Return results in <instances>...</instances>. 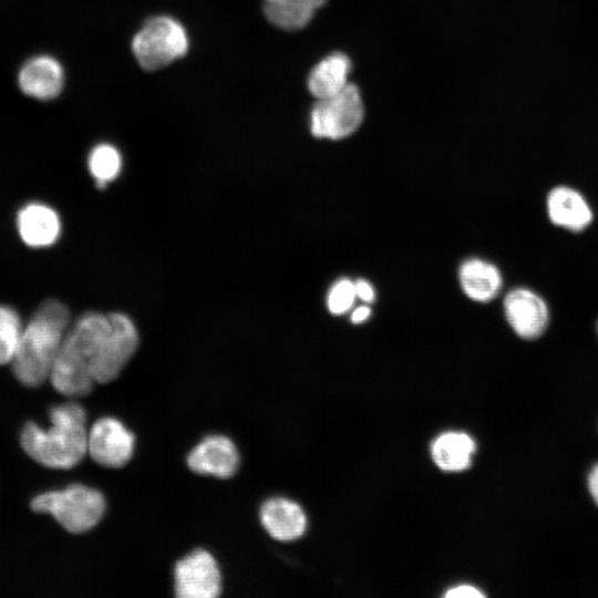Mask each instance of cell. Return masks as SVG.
Masks as SVG:
<instances>
[{"label":"cell","instance_id":"6da1fadb","mask_svg":"<svg viewBox=\"0 0 598 598\" xmlns=\"http://www.w3.org/2000/svg\"><path fill=\"white\" fill-rule=\"evenodd\" d=\"M109 315L86 312L69 328L52 368L50 381L61 394L87 395L99 384Z\"/></svg>","mask_w":598,"mask_h":598},{"label":"cell","instance_id":"7a4b0ae2","mask_svg":"<svg viewBox=\"0 0 598 598\" xmlns=\"http://www.w3.org/2000/svg\"><path fill=\"white\" fill-rule=\"evenodd\" d=\"M51 425L43 429L33 422L24 425L20 441L24 452L39 464L69 470L87 454L86 412L76 402L53 406Z\"/></svg>","mask_w":598,"mask_h":598},{"label":"cell","instance_id":"3957f363","mask_svg":"<svg viewBox=\"0 0 598 598\" xmlns=\"http://www.w3.org/2000/svg\"><path fill=\"white\" fill-rule=\"evenodd\" d=\"M69 324V309L59 300H47L34 311L23 327L19 348L11 362L20 383L34 388L50 379Z\"/></svg>","mask_w":598,"mask_h":598},{"label":"cell","instance_id":"277c9868","mask_svg":"<svg viewBox=\"0 0 598 598\" xmlns=\"http://www.w3.org/2000/svg\"><path fill=\"white\" fill-rule=\"evenodd\" d=\"M35 513L50 514L65 530L85 533L102 519L106 502L103 494L83 484L42 493L31 502Z\"/></svg>","mask_w":598,"mask_h":598},{"label":"cell","instance_id":"5b68a950","mask_svg":"<svg viewBox=\"0 0 598 598\" xmlns=\"http://www.w3.org/2000/svg\"><path fill=\"white\" fill-rule=\"evenodd\" d=\"M189 41L184 27L174 18L158 16L147 20L132 40V51L140 65L150 71L184 56Z\"/></svg>","mask_w":598,"mask_h":598},{"label":"cell","instance_id":"8992f818","mask_svg":"<svg viewBox=\"0 0 598 598\" xmlns=\"http://www.w3.org/2000/svg\"><path fill=\"white\" fill-rule=\"evenodd\" d=\"M363 116L360 91L349 83L336 95L317 100L310 112V131L319 138L341 140L358 130Z\"/></svg>","mask_w":598,"mask_h":598},{"label":"cell","instance_id":"52a82bcc","mask_svg":"<svg viewBox=\"0 0 598 598\" xmlns=\"http://www.w3.org/2000/svg\"><path fill=\"white\" fill-rule=\"evenodd\" d=\"M174 588L179 598H215L221 591V575L214 556L196 549L174 567Z\"/></svg>","mask_w":598,"mask_h":598},{"label":"cell","instance_id":"ba28073f","mask_svg":"<svg viewBox=\"0 0 598 598\" xmlns=\"http://www.w3.org/2000/svg\"><path fill=\"white\" fill-rule=\"evenodd\" d=\"M503 309L512 330L524 340L538 339L550 323L548 303L529 287L511 289L504 298Z\"/></svg>","mask_w":598,"mask_h":598},{"label":"cell","instance_id":"9c48e42d","mask_svg":"<svg viewBox=\"0 0 598 598\" xmlns=\"http://www.w3.org/2000/svg\"><path fill=\"white\" fill-rule=\"evenodd\" d=\"M134 448V434L115 417H101L89 430L87 454L102 466L120 468L126 465Z\"/></svg>","mask_w":598,"mask_h":598},{"label":"cell","instance_id":"30bf717a","mask_svg":"<svg viewBox=\"0 0 598 598\" xmlns=\"http://www.w3.org/2000/svg\"><path fill=\"white\" fill-rule=\"evenodd\" d=\"M137 346L138 333L133 321L123 313H109L99 384L116 379L135 353Z\"/></svg>","mask_w":598,"mask_h":598},{"label":"cell","instance_id":"8fae6325","mask_svg":"<svg viewBox=\"0 0 598 598\" xmlns=\"http://www.w3.org/2000/svg\"><path fill=\"white\" fill-rule=\"evenodd\" d=\"M65 82L62 64L49 54H37L25 60L17 73V85L22 94L37 101H51L60 95Z\"/></svg>","mask_w":598,"mask_h":598},{"label":"cell","instance_id":"7c38bea8","mask_svg":"<svg viewBox=\"0 0 598 598\" xmlns=\"http://www.w3.org/2000/svg\"><path fill=\"white\" fill-rule=\"evenodd\" d=\"M546 212L550 223L570 233H582L595 215L588 199L568 185L554 186L546 196Z\"/></svg>","mask_w":598,"mask_h":598},{"label":"cell","instance_id":"4fadbf2b","mask_svg":"<svg viewBox=\"0 0 598 598\" xmlns=\"http://www.w3.org/2000/svg\"><path fill=\"white\" fill-rule=\"evenodd\" d=\"M239 453L235 443L224 435L203 439L188 454V467L202 475L231 477L239 467Z\"/></svg>","mask_w":598,"mask_h":598},{"label":"cell","instance_id":"5bb4252c","mask_svg":"<svg viewBox=\"0 0 598 598\" xmlns=\"http://www.w3.org/2000/svg\"><path fill=\"white\" fill-rule=\"evenodd\" d=\"M16 226L21 240L31 248L53 245L61 233L58 213L39 202H30L19 209Z\"/></svg>","mask_w":598,"mask_h":598},{"label":"cell","instance_id":"9a60e30c","mask_svg":"<svg viewBox=\"0 0 598 598\" xmlns=\"http://www.w3.org/2000/svg\"><path fill=\"white\" fill-rule=\"evenodd\" d=\"M260 522L268 534L280 542H290L303 535L307 518L295 502L276 497L266 501L260 508Z\"/></svg>","mask_w":598,"mask_h":598},{"label":"cell","instance_id":"2e32d148","mask_svg":"<svg viewBox=\"0 0 598 598\" xmlns=\"http://www.w3.org/2000/svg\"><path fill=\"white\" fill-rule=\"evenodd\" d=\"M458 280L464 293L476 302H489L498 296L503 287V277L498 267L476 257L462 262Z\"/></svg>","mask_w":598,"mask_h":598},{"label":"cell","instance_id":"e0dca14e","mask_svg":"<svg viewBox=\"0 0 598 598\" xmlns=\"http://www.w3.org/2000/svg\"><path fill=\"white\" fill-rule=\"evenodd\" d=\"M351 61L342 52H334L320 60L309 73V92L322 100L341 92L348 84Z\"/></svg>","mask_w":598,"mask_h":598},{"label":"cell","instance_id":"ac0fdd59","mask_svg":"<svg viewBox=\"0 0 598 598\" xmlns=\"http://www.w3.org/2000/svg\"><path fill=\"white\" fill-rule=\"evenodd\" d=\"M475 452V443L466 433L446 432L432 444L434 463L443 471L458 472L467 468Z\"/></svg>","mask_w":598,"mask_h":598},{"label":"cell","instance_id":"d6986e66","mask_svg":"<svg viewBox=\"0 0 598 598\" xmlns=\"http://www.w3.org/2000/svg\"><path fill=\"white\" fill-rule=\"evenodd\" d=\"M266 18L283 30L305 28L326 0H262Z\"/></svg>","mask_w":598,"mask_h":598},{"label":"cell","instance_id":"ffe728a7","mask_svg":"<svg viewBox=\"0 0 598 598\" xmlns=\"http://www.w3.org/2000/svg\"><path fill=\"white\" fill-rule=\"evenodd\" d=\"M23 327L16 309L0 305V365L12 362L20 344Z\"/></svg>","mask_w":598,"mask_h":598},{"label":"cell","instance_id":"44dd1931","mask_svg":"<svg viewBox=\"0 0 598 598\" xmlns=\"http://www.w3.org/2000/svg\"><path fill=\"white\" fill-rule=\"evenodd\" d=\"M121 164L118 151L110 144L96 145L91 151L87 159L90 173L100 188L118 175Z\"/></svg>","mask_w":598,"mask_h":598},{"label":"cell","instance_id":"7402d4cb","mask_svg":"<svg viewBox=\"0 0 598 598\" xmlns=\"http://www.w3.org/2000/svg\"><path fill=\"white\" fill-rule=\"evenodd\" d=\"M355 298L354 282L342 278L331 287L327 298V306L332 315H343L352 307Z\"/></svg>","mask_w":598,"mask_h":598},{"label":"cell","instance_id":"603a6c76","mask_svg":"<svg viewBox=\"0 0 598 598\" xmlns=\"http://www.w3.org/2000/svg\"><path fill=\"white\" fill-rule=\"evenodd\" d=\"M445 597L448 598H482L484 594L481 592L477 588L470 585H461L454 588H451L446 591Z\"/></svg>","mask_w":598,"mask_h":598},{"label":"cell","instance_id":"cb8c5ba5","mask_svg":"<svg viewBox=\"0 0 598 598\" xmlns=\"http://www.w3.org/2000/svg\"><path fill=\"white\" fill-rule=\"evenodd\" d=\"M357 297L364 302H372L375 293L373 287L367 280L359 279L354 282Z\"/></svg>","mask_w":598,"mask_h":598},{"label":"cell","instance_id":"d4e9b609","mask_svg":"<svg viewBox=\"0 0 598 598\" xmlns=\"http://www.w3.org/2000/svg\"><path fill=\"white\" fill-rule=\"evenodd\" d=\"M588 487L594 501L598 505V464L594 466L588 476Z\"/></svg>","mask_w":598,"mask_h":598},{"label":"cell","instance_id":"484cf974","mask_svg":"<svg viewBox=\"0 0 598 598\" xmlns=\"http://www.w3.org/2000/svg\"><path fill=\"white\" fill-rule=\"evenodd\" d=\"M371 315V309L368 306L358 307L351 315V321L353 323H361L365 321Z\"/></svg>","mask_w":598,"mask_h":598},{"label":"cell","instance_id":"4316f807","mask_svg":"<svg viewBox=\"0 0 598 598\" xmlns=\"http://www.w3.org/2000/svg\"><path fill=\"white\" fill-rule=\"evenodd\" d=\"M596 328H597V333H598V321H597Z\"/></svg>","mask_w":598,"mask_h":598}]
</instances>
